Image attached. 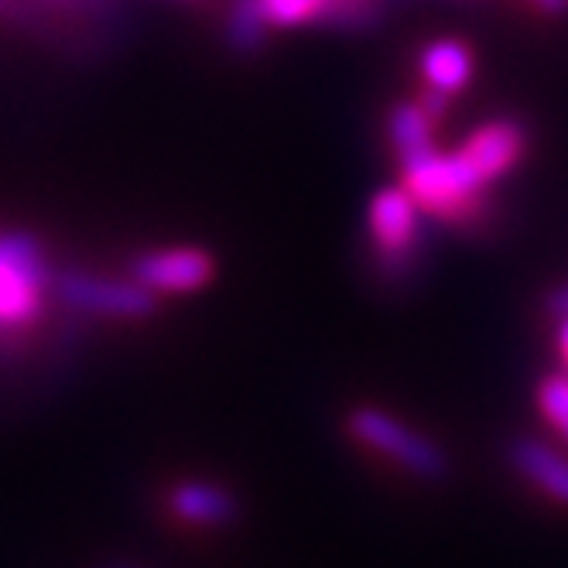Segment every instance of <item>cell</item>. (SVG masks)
<instances>
[{
	"instance_id": "6da1fadb",
	"label": "cell",
	"mask_w": 568,
	"mask_h": 568,
	"mask_svg": "<svg viewBox=\"0 0 568 568\" xmlns=\"http://www.w3.org/2000/svg\"><path fill=\"white\" fill-rule=\"evenodd\" d=\"M52 267L31 233H0V336L24 333L45 312Z\"/></svg>"
},
{
	"instance_id": "7a4b0ae2",
	"label": "cell",
	"mask_w": 568,
	"mask_h": 568,
	"mask_svg": "<svg viewBox=\"0 0 568 568\" xmlns=\"http://www.w3.org/2000/svg\"><path fill=\"white\" fill-rule=\"evenodd\" d=\"M404 189L415 195V202L445 220V223H469L483 210V179L463 158V151L442 154L438 148L404 161Z\"/></svg>"
},
{
	"instance_id": "3957f363",
	"label": "cell",
	"mask_w": 568,
	"mask_h": 568,
	"mask_svg": "<svg viewBox=\"0 0 568 568\" xmlns=\"http://www.w3.org/2000/svg\"><path fill=\"white\" fill-rule=\"evenodd\" d=\"M346 432L367 445L371 453L394 459L400 469H408L418 479H445L449 476V456L438 442H432L428 435H422L418 428L404 425L400 418L387 415L384 408H374V404H363V408H353L346 418Z\"/></svg>"
},
{
	"instance_id": "277c9868",
	"label": "cell",
	"mask_w": 568,
	"mask_h": 568,
	"mask_svg": "<svg viewBox=\"0 0 568 568\" xmlns=\"http://www.w3.org/2000/svg\"><path fill=\"white\" fill-rule=\"evenodd\" d=\"M52 292L65 308L106 315V318H148L158 312V295L141 281L97 277L87 271H62L52 281Z\"/></svg>"
},
{
	"instance_id": "5b68a950",
	"label": "cell",
	"mask_w": 568,
	"mask_h": 568,
	"mask_svg": "<svg viewBox=\"0 0 568 568\" xmlns=\"http://www.w3.org/2000/svg\"><path fill=\"white\" fill-rule=\"evenodd\" d=\"M418 213H422V206L404 185L381 189L371 199L367 226H371L374 247L381 251L384 264L404 267L412 261V254L418 247Z\"/></svg>"
},
{
	"instance_id": "8992f818",
	"label": "cell",
	"mask_w": 568,
	"mask_h": 568,
	"mask_svg": "<svg viewBox=\"0 0 568 568\" xmlns=\"http://www.w3.org/2000/svg\"><path fill=\"white\" fill-rule=\"evenodd\" d=\"M131 274L154 295H189L206 288L216 277V261L202 247H172V251L141 254L131 264Z\"/></svg>"
},
{
	"instance_id": "52a82bcc",
	"label": "cell",
	"mask_w": 568,
	"mask_h": 568,
	"mask_svg": "<svg viewBox=\"0 0 568 568\" xmlns=\"http://www.w3.org/2000/svg\"><path fill=\"white\" fill-rule=\"evenodd\" d=\"M524 144L527 138L520 124H514V120H494V124L476 128L459 151L483 182H494L517 165Z\"/></svg>"
},
{
	"instance_id": "ba28073f",
	"label": "cell",
	"mask_w": 568,
	"mask_h": 568,
	"mask_svg": "<svg viewBox=\"0 0 568 568\" xmlns=\"http://www.w3.org/2000/svg\"><path fill=\"white\" fill-rule=\"evenodd\" d=\"M169 510L195 527H230L240 520V500L233 490L210 479H185L172 486Z\"/></svg>"
},
{
	"instance_id": "9c48e42d",
	"label": "cell",
	"mask_w": 568,
	"mask_h": 568,
	"mask_svg": "<svg viewBox=\"0 0 568 568\" xmlns=\"http://www.w3.org/2000/svg\"><path fill=\"white\" fill-rule=\"evenodd\" d=\"M507 459L527 483L538 486L548 500L568 507V456H561L555 445L541 438H514Z\"/></svg>"
},
{
	"instance_id": "30bf717a",
	"label": "cell",
	"mask_w": 568,
	"mask_h": 568,
	"mask_svg": "<svg viewBox=\"0 0 568 568\" xmlns=\"http://www.w3.org/2000/svg\"><path fill=\"white\" fill-rule=\"evenodd\" d=\"M422 75L428 90H438L445 97L459 93L469 75H473V52L469 45L456 42V38H442V42H432L422 52Z\"/></svg>"
},
{
	"instance_id": "8fae6325",
	"label": "cell",
	"mask_w": 568,
	"mask_h": 568,
	"mask_svg": "<svg viewBox=\"0 0 568 568\" xmlns=\"http://www.w3.org/2000/svg\"><path fill=\"white\" fill-rule=\"evenodd\" d=\"M432 124H435V120L425 113L422 103H400V106L390 110V116H387V134H390V144H394V151L400 158V165H404V161H412V158H418V154H425V151L435 148Z\"/></svg>"
},
{
	"instance_id": "7c38bea8",
	"label": "cell",
	"mask_w": 568,
	"mask_h": 568,
	"mask_svg": "<svg viewBox=\"0 0 568 568\" xmlns=\"http://www.w3.org/2000/svg\"><path fill=\"white\" fill-rule=\"evenodd\" d=\"M271 34V24L264 18L261 0H233V8L226 14V42L233 52L251 55L261 52Z\"/></svg>"
},
{
	"instance_id": "4fadbf2b",
	"label": "cell",
	"mask_w": 568,
	"mask_h": 568,
	"mask_svg": "<svg viewBox=\"0 0 568 568\" xmlns=\"http://www.w3.org/2000/svg\"><path fill=\"white\" fill-rule=\"evenodd\" d=\"M538 412L568 442V374H555L538 384Z\"/></svg>"
},
{
	"instance_id": "5bb4252c",
	"label": "cell",
	"mask_w": 568,
	"mask_h": 568,
	"mask_svg": "<svg viewBox=\"0 0 568 568\" xmlns=\"http://www.w3.org/2000/svg\"><path fill=\"white\" fill-rule=\"evenodd\" d=\"M558 353H561V363H565V371H568V315H558Z\"/></svg>"
},
{
	"instance_id": "9a60e30c",
	"label": "cell",
	"mask_w": 568,
	"mask_h": 568,
	"mask_svg": "<svg viewBox=\"0 0 568 568\" xmlns=\"http://www.w3.org/2000/svg\"><path fill=\"white\" fill-rule=\"evenodd\" d=\"M548 312H551L555 318H558V315H568V284H565V288H558V292H551Z\"/></svg>"
},
{
	"instance_id": "2e32d148",
	"label": "cell",
	"mask_w": 568,
	"mask_h": 568,
	"mask_svg": "<svg viewBox=\"0 0 568 568\" xmlns=\"http://www.w3.org/2000/svg\"><path fill=\"white\" fill-rule=\"evenodd\" d=\"M531 4H535L538 11L558 14V11H565V8H568V0H531Z\"/></svg>"
},
{
	"instance_id": "e0dca14e",
	"label": "cell",
	"mask_w": 568,
	"mask_h": 568,
	"mask_svg": "<svg viewBox=\"0 0 568 568\" xmlns=\"http://www.w3.org/2000/svg\"><path fill=\"white\" fill-rule=\"evenodd\" d=\"M11 8H14V0H0V14H11Z\"/></svg>"
},
{
	"instance_id": "ac0fdd59",
	"label": "cell",
	"mask_w": 568,
	"mask_h": 568,
	"mask_svg": "<svg viewBox=\"0 0 568 568\" xmlns=\"http://www.w3.org/2000/svg\"><path fill=\"white\" fill-rule=\"evenodd\" d=\"M110 568H131V565H110Z\"/></svg>"
}]
</instances>
